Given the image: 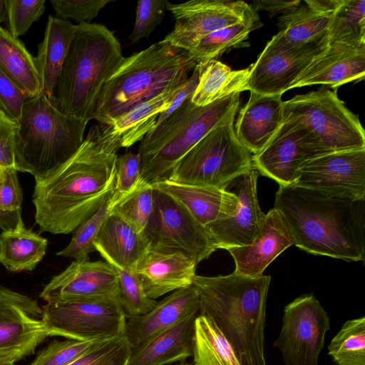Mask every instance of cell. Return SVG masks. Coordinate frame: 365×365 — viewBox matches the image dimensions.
<instances>
[{"instance_id": "cell-21", "label": "cell", "mask_w": 365, "mask_h": 365, "mask_svg": "<svg viewBox=\"0 0 365 365\" xmlns=\"http://www.w3.org/2000/svg\"><path fill=\"white\" fill-rule=\"evenodd\" d=\"M293 245L289 228L281 213L273 207L265 214L259 232L250 245L226 250L235 261V272L259 277L277 256Z\"/></svg>"}, {"instance_id": "cell-4", "label": "cell", "mask_w": 365, "mask_h": 365, "mask_svg": "<svg viewBox=\"0 0 365 365\" xmlns=\"http://www.w3.org/2000/svg\"><path fill=\"white\" fill-rule=\"evenodd\" d=\"M196 65L188 51L163 40L124 58L101 90L94 119L108 124L160 93L182 86Z\"/></svg>"}, {"instance_id": "cell-28", "label": "cell", "mask_w": 365, "mask_h": 365, "mask_svg": "<svg viewBox=\"0 0 365 365\" xmlns=\"http://www.w3.org/2000/svg\"><path fill=\"white\" fill-rule=\"evenodd\" d=\"M94 247L110 264L133 269L148 244L143 233L110 212L98 231Z\"/></svg>"}, {"instance_id": "cell-50", "label": "cell", "mask_w": 365, "mask_h": 365, "mask_svg": "<svg viewBox=\"0 0 365 365\" xmlns=\"http://www.w3.org/2000/svg\"><path fill=\"white\" fill-rule=\"evenodd\" d=\"M199 71V65L197 64L187 81L175 95L168 108L159 115L153 129L161 126L170 115H171L183 103L184 101L192 96L198 81Z\"/></svg>"}, {"instance_id": "cell-42", "label": "cell", "mask_w": 365, "mask_h": 365, "mask_svg": "<svg viewBox=\"0 0 365 365\" xmlns=\"http://www.w3.org/2000/svg\"><path fill=\"white\" fill-rule=\"evenodd\" d=\"M7 31L15 38L24 35L43 14L45 0H6Z\"/></svg>"}, {"instance_id": "cell-14", "label": "cell", "mask_w": 365, "mask_h": 365, "mask_svg": "<svg viewBox=\"0 0 365 365\" xmlns=\"http://www.w3.org/2000/svg\"><path fill=\"white\" fill-rule=\"evenodd\" d=\"M48 336L37 302L0 286V361H20Z\"/></svg>"}, {"instance_id": "cell-36", "label": "cell", "mask_w": 365, "mask_h": 365, "mask_svg": "<svg viewBox=\"0 0 365 365\" xmlns=\"http://www.w3.org/2000/svg\"><path fill=\"white\" fill-rule=\"evenodd\" d=\"M328 37L329 43L365 44V0H341L333 13Z\"/></svg>"}, {"instance_id": "cell-37", "label": "cell", "mask_w": 365, "mask_h": 365, "mask_svg": "<svg viewBox=\"0 0 365 365\" xmlns=\"http://www.w3.org/2000/svg\"><path fill=\"white\" fill-rule=\"evenodd\" d=\"M335 365H365V318L347 320L328 346Z\"/></svg>"}, {"instance_id": "cell-41", "label": "cell", "mask_w": 365, "mask_h": 365, "mask_svg": "<svg viewBox=\"0 0 365 365\" xmlns=\"http://www.w3.org/2000/svg\"><path fill=\"white\" fill-rule=\"evenodd\" d=\"M105 341L55 340L39 351L29 365H68Z\"/></svg>"}, {"instance_id": "cell-49", "label": "cell", "mask_w": 365, "mask_h": 365, "mask_svg": "<svg viewBox=\"0 0 365 365\" xmlns=\"http://www.w3.org/2000/svg\"><path fill=\"white\" fill-rule=\"evenodd\" d=\"M17 123L0 109V168H15Z\"/></svg>"}, {"instance_id": "cell-11", "label": "cell", "mask_w": 365, "mask_h": 365, "mask_svg": "<svg viewBox=\"0 0 365 365\" xmlns=\"http://www.w3.org/2000/svg\"><path fill=\"white\" fill-rule=\"evenodd\" d=\"M154 189L153 211L143 232L148 248L179 252L197 264L207 259L217 249L204 227L178 200Z\"/></svg>"}, {"instance_id": "cell-54", "label": "cell", "mask_w": 365, "mask_h": 365, "mask_svg": "<svg viewBox=\"0 0 365 365\" xmlns=\"http://www.w3.org/2000/svg\"><path fill=\"white\" fill-rule=\"evenodd\" d=\"M7 19V9L6 0H0V26Z\"/></svg>"}, {"instance_id": "cell-24", "label": "cell", "mask_w": 365, "mask_h": 365, "mask_svg": "<svg viewBox=\"0 0 365 365\" xmlns=\"http://www.w3.org/2000/svg\"><path fill=\"white\" fill-rule=\"evenodd\" d=\"M184 85L137 106L108 124L99 125L103 148L117 153L121 148L141 141L154 128L159 115L168 108Z\"/></svg>"}, {"instance_id": "cell-5", "label": "cell", "mask_w": 365, "mask_h": 365, "mask_svg": "<svg viewBox=\"0 0 365 365\" xmlns=\"http://www.w3.org/2000/svg\"><path fill=\"white\" fill-rule=\"evenodd\" d=\"M123 59L120 43L106 26L77 24L51 101L88 123L94 119L103 86Z\"/></svg>"}, {"instance_id": "cell-44", "label": "cell", "mask_w": 365, "mask_h": 365, "mask_svg": "<svg viewBox=\"0 0 365 365\" xmlns=\"http://www.w3.org/2000/svg\"><path fill=\"white\" fill-rule=\"evenodd\" d=\"M169 1L166 0L138 1L136 8V18L129 39L136 43L148 37L161 23L165 12L168 9Z\"/></svg>"}, {"instance_id": "cell-19", "label": "cell", "mask_w": 365, "mask_h": 365, "mask_svg": "<svg viewBox=\"0 0 365 365\" xmlns=\"http://www.w3.org/2000/svg\"><path fill=\"white\" fill-rule=\"evenodd\" d=\"M40 297L46 302L119 298L117 273L107 262L73 260L49 281Z\"/></svg>"}, {"instance_id": "cell-23", "label": "cell", "mask_w": 365, "mask_h": 365, "mask_svg": "<svg viewBox=\"0 0 365 365\" xmlns=\"http://www.w3.org/2000/svg\"><path fill=\"white\" fill-rule=\"evenodd\" d=\"M197 262L179 252L148 249L133 270L141 279L146 295L153 299L192 284Z\"/></svg>"}, {"instance_id": "cell-29", "label": "cell", "mask_w": 365, "mask_h": 365, "mask_svg": "<svg viewBox=\"0 0 365 365\" xmlns=\"http://www.w3.org/2000/svg\"><path fill=\"white\" fill-rule=\"evenodd\" d=\"M76 25L68 20L49 16L44 38L34 58L42 93L51 98L73 38Z\"/></svg>"}, {"instance_id": "cell-1", "label": "cell", "mask_w": 365, "mask_h": 365, "mask_svg": "<svg viewBox=\"0 0 365 365\" xmlns=\"http://www.w3.org/2000/svg\"><path fill=\"white\" fill-rule=\"evenodd\" d=\"M93 125L78 150L48 180L36 182L32 202L42 232L67 235L93 215L115 191L117 153L100 143Z\"/></svg>"}, {"instance_id": "cell-43", "label": "cell", "mask_w": 365, "mask_h": 365, "mask_svg": "<svg viewBox=\"0 0 365 365\" xmlns=\"http://www.w3.org/2000/svg\"><path fill=\"white\" fill-rule=\"evenodd\" d=\"M130 347L125 336L105 341L68 365H127Z\"/></svg>"}, {"instance_id": "cell-45", "label": "cell", "mask_w": 365, "mask_h": 365, "mask_svg": "<svg viewBox=\"0 0 365 365\" xmlns=\"http://www.w3.org/2000/svg\"><path fill=\"white\" fill-rule=\"evenodd\" d=\"M142 160L139 153H127L115 161V193L122 198L138 186L141 180Z\"/></svg>"}, {"instance_id": "cell-25", "label": "cell", "mask_w": 365, "mask_h": 365, "mask_svg": "<svg viewBox=\"0 0 365 365\" xmlns=\"http://www.w3.org/2000/svg\"><path fill=\"white\" fill-rule=\"evenodd\" d=\"M284 122V101L281 95L250 92L235 126L241 143L253 155L260 152Z\"/></svg>"}, {"instance_id": "cell-55", "label": "cell", "mask_w": 365, "mask_h": 365, "mask_svg": "<svg viewBox=\"0 0 365 365\" xmlns=\"http://www.w3.org/2000/svg\"><path fill=\"white\" fill-rule=\"evenodd\" d=\"M178 365H193V364L184 361H180Z\"/></svg>"}, {"instance_id": "cell-34", "label": "cell", "mask_w": 365, "mask_h": 365, "mask_svg": "<svg viewBox=\"0 0 365 365\" xmlns=\"http://www.w3.org/2000/svg\"><path fill=\"white\" fill-rule=\"evenodd\" d=\"M193 365H242L231 344L209 317L195 322Z\"/></svg>"}, {"instance_id": "cell-40", "label": "cell", "mask_w": 365, "mask_h": 365, "mask_svg": "<svg viewBox=\"0 0 365 365\" xmlns=\"http://www.w3.org/2000/svg\"><path fill=\"white\" fill-rule=\"evenodd\" d=\"M110 265L115 268L117 273L119 300L126 319L149 312L155 307L157 301L146 295L139 276L133 269Z\"/></svg>"}, {"instance_id": "cell-53", "label": "cell", "mask_w": 365, "mask_h": 365, "mask_svg": "<svg viewBox=\"0 0 365 365\" xmlns=\"http://www.w3.org/2000/svg\"><path fill=\"white\" fill-rule=\"evenodd\" d=\"M305 4L324 12H333L340 5L341 0H306Z\"/></svg>"}, {"instance_id": "cell-18", "label": "cell", "mask_w": 365, "mask_h": 365, "mask_svg": "<svg viewBox=\"0 0 365 365\" xmlns=\"http://www.w3.org/2000/svg\"><path fill=\"white\" fill-rule=\"evenodd\" d=\"M259 173L252 168L233 179L225 190L238 197L234 214L205 228L216 249L250 245L257 235L265 214L257 197V182Z\"/></svg>"}, {"instance_id": "cell-30", "label": "cell", "mask_w": 365, "mask_h": 365, "mask_svg": "<svg viewBox=\"0 0 365 365\" xmlns=\"http://www.w3.org/2000/svg\"><path fill=\"white\" fill-rule=\"evenodd\" d=\"M48 240L25 227L23 220L14 229L0 234V263L12 272H31L46 255Z\"/></svg>"}, {"instance_id": "cell-32", "label": "cell", "mask_w": 365, "mask_h": 365, "mask_svg": "<svg viewBox=\"0 0 365 365\" xmlns=\"http://www.w3.org/2000/svg\"><path fill=\"white\" fill-rule=\"evenodd\" d=\"M0 67L29 98L42 93L34 57L18 38L1 26Z\"/></svg>"}, {"instance_id": "cell-22", "label": "cell", "mask_w": 365, "mask_h": 365, "mask_svg": "<svg viewBox=\"0 0 365 365\" xmlns=\"http://www.w3.org/2000/svg\"><path fill=\"white\" fill-rule=\"evenodd\" d=\"M365 75V44L329 43L314 59L291 88L321 84L337 88L346 83L363 80Z\"/></svg>"}, {"instance_id": "cell-46", "label": "cell", "mask_w": 365, "mask_h": 365, "mask_svg": "<svg viewBox=\"0 0 365 365\" xmlns=\"http://www.w3.org/2000/svg\"><path fill=\"white\" fill-rule=\"evenodd\" d=\"M57 18L90 23L110 0H51Z\"/></svg>"}, {"instance_id": "cell-17", "label": "cell", "mask_w": 365, "mask_h": 365, "mask_svg": "<svg viewBox=\"0 0 365 365\" xmlns=\"http://www.w3.org/2000/svg\"><path fill=\"white\" fill-rule=\"evenodd\" d=\"M324 155L310 133L292 120L283 123L258 153L252 155L253 168L279 185H293L300 168L308 160Z\"/></svg>"}, {"instance_id": "cell-57", "label": "cell", "mask_w": 365, "mask_h": 365, "mask_svg": "<svg viewBox=\"0 0 365 365\" xmlns=\"http://www.w3.org/2000/svg\"><path fill=\"white\" fill-rule=\"evenodd\" d=\"M1 168H0V174H1Z\"/></svg>"}, {"instance_id": "cell-38", "label": "cell", "mask_w": 365, "mask_h": 365, "mask_svg": "<svg viewBox=\"0 0 365 365\" xmlns=\"http://www.w3.org/2000/svg\"><path fill=\"white\" fill-rule=\"evenodd\" d=\"M117 200L113 193L106 202L75 230L68 245L56 253L57 256L68 257L76 261L89 259V255L96 251L94 242L98 231Z\"/></svg>"}, {"instance_id": "cell-15", "label": "cell", "mask_w": 365, "mask_h": 365, "mask_svg": "<svg viewBox=\"0 0 365 365\" xmlns=\"http://www.w3.org/2000/svg\"><path fill=\"white\" fill-rule=\"evenodd\" d=\"M168 10L173 14L175 24L163 41L187 51L206 35L257 14L245 1L227 0L169 2Z\"/></svg>"}, {"instance_id": "cell-31", "label": "cell", "mask_w": 365, "mask_h": 365, "mask_svg": "<svg viewBox=\"0 0 365 365\" xmlns=\"http://www.w3.org/2000/svg\"><path fill=\"white\" fill-rule=\"evenodd\" d=\"M198 65V81L191 98L196 106H205L247 90L249 68L233 71L216 59Z\"/></svg>"}, {"instance_id": "cell-13", "label": "cell", "mask_w": 365, "mask_h": 365, "mask_svg": "<svg viewBox=\"0 0 365 365\" xmlns=\"http://www.w3.org/2000/svg\"><path fill=\"white\" fill-rule=\"evenodd\" d=\"M329 45L328 36L293 45L277 34L249 68L247 90L261 95L282 96Z\"/></svg>"}, {"instance_id": "cell-12", "label": "cell", "mask_w": 365, "mask_h": 365, "mask_svg": "<svg viewBox=\"0 0 365 365\" xmlns=\"http://www.w3.org/2000/svg\"><path fill=\"white\" fill-rule=\"evenodd\" d=\"M329 328V317L317 298L302 295L284 307L281 331L273 345L284 365H319Z\"/></svg>"}, {"instance_id": "cell-16", "label": "cell", "mask_w": 365, "mask_h": 365, "mask_svg": "<svg viewBox=\"0 0 365 365\" xmlns=\"http://www.w3.org/2000/svg\"><path fill=\"white\" fill-rule=\"evenodd\" d=\"M293 185L345 197L365 198V148L332 153L307 161Z\"/></svg>"}, {"instance_id": "cell-27", "label": "cell", "mask_w": 365, "mask_h": 365, "mask_svg": "<svg viewBox=\"0 0 365 365\" xmlns=\"http://www.w3.org/2000/svg\"><path fill=\"white\" fill-rule=\"evenodd\" d=\"M198 314L190 315L146 344L130 349L127 365H165L184 361L192 356L195 322Z\"/></svg>"}, {"instance_id": "cell-7", "label": "cell", "mask_w": 365, "mask_h": 365, "mask_svg": "<svg viewBox=\"0 0 365 365\" xmlns=\"http://www.w3.org/2000/svg\"><path fill=\"white\" fill-rule=\"evenodd\" d=\"M191 98L141 140L138 153L142 160V181L154 185L168 180L175 165L207 133L234 121L240 93L202 107L193 104Z\"/></svg>"}, {"instance_id": "cell-47", "label": "cell", "mask_w": 365, "mask_h": 365, "mask_svg": "<svg viewBox=\"0 0 365 365\" xmlns=\"http://www.w3.org/2000/svg\"><path fill=\"white\" fill-rule=\"evenodd\" d=\"M29 98L0 67V109L17 123Z\"/></svg>"}, {"instance_id": "cell-56", "label": "cell", "mask_w": 365, "mask_h": 365, "mask_svg": "<svg viewBox=\"0 0 365 365\" xmlns=\"http://www.w3.org/2000/svg\"><path fill=\"white\" fill-rule=\"evenodd\" d=\"M0 365H14V364L0 361Z\"/></svg>"}, {"instance_id": "cell-51", "label": "cell", "mask_w": 365, "mask_h": 365, "mask_svg": "<svg viewBox=\"0 0 365 365\" xmlns=\"http://www.w3.org/2000/svg\"><path fill=\"white\" fill-rule=\"evenodd\" d=\"M300 4V1H276L257 0L253 1L252 9L257 11L264 10L269 14V16L282 13V14L296 8Z\"/></svg>"}, {"instance_id": "cell-3", "label": "cell", "mask_w": 365, "mask_h": 365, "mask_svg": "<svg viewBox=\"0 0 365 365\" xmlns=\"http://www.w3.org/2000/svg\"><path fill=\"white\" fill-rule=\"evenodd\" d=\"M270 276L195 274L199 314L209 317L231 344L242 365H267L266 303Z\"/></svg>"}, {"instance_id": "cell-8", "label": "cell", "mask_w": 365, "mask_h": 365, "mask_svg": "<svg viewBox=\"0 0 365 365\" xmlns=\"http://www.w3.org/2000/svg\"><path fill=\"white\" fill-rule=\"evenodd\" d=\"M253 168L252 153L238 139L234 121L207 133L175 165L168 180L186 185L225 190Z\"/></svg>"}, {"instance_id": "cell-9", "label": "cell", "mask_w": 365, "mask_h": 365, "mask_svg": "<svg viewBox=\"0 0 365 365\" xmlns=\"http://www.w3.org/2000/svg\"><path fill=\"white\" fill-rule=\"evenodd\" d=\"M284 120L306 129L324 155L365 148V132L358 116L329 89L284 101Z\"/></svg>"}, {"instance_id": "cell-33", "label": "cell", "mask_w": 365, "mask_h": 365, "mask_svg": "<svg viewBox=\"0 0 365 365\" xmlns=\"http://www.w3.org/2000/svg\"><path fill=\"white\" fill-rule=\"evenodd\" d=\"M333 13L299 4L280 16L277 34L293 45L316 41L328 36Z\"/></svg>"}, {"instance_id": "cell-39", "label": "cell", "mask_w": 365, "mask_h": 365, "mask_svg": "<svg viewBox=\"0 0 365 365\" xmlns=\"http://www.w3.org/2000/svg\"><path fill=\"white\" fill-rule=\"evenodd\" d=\"M154 187L140 180L135 190L118 198L111 212L119 215L137 232L143 233L154 207Z\"/></svg>"}, {"instance_id": "cell-20", "label": "cell", "mask_w": 365, "mask_h": 365, "mask_svg": "<svg viewBox=\"0 0 365 365\" xmlns=\"http://www.w3.org/2000/svg\"><path fill=\"white\" fill-rule=\"evenodd\" d=\"M199 310L200 296L193 284L176 289L147 314L127 319L125 337L130 349H135Z\"/></svg>"}, {"instance_id": "cell-6", "label": "cell", "mask_w": 365, "mask_h": 365, "mask_svg": "<svg viewBox=\"0 0 365 365\" xmlns=\"http://www.w3.org/2000/svg\"><path fill=\"white\" fill-rule=\"evenodd\" d=\"M87 123L61 111L43 93L25 103L17 121L15 168L46 181L80 148Z\"/></svg>"}, {"instance_id": "cell-10", "label": "cell", "mask_w": 365, "mask_h": 365, "mask_svg": "<svg viewBox=\"0 0 365 365\" xmlns=\"http://www.w3.org/2000/svg\"><path fill=\"white\" fill-rule=\"evenodd\" d=\"M42 309L48 336L79 341L125 336L127 319L119 298L48 302Z\"/></svg>"}, {"instance_id": "cell-35", "label": "cell", "mask_w": 365, "mask_h": 365, "mask_svg": "<svg viewBox=\"0 0 365 365\" xmlns=\"http://www.w3.org/2000/svg\"><path fill=\"white\" fill-rule=\"evenodd\" d=\"M255 14L242 21L216 30L202 37L188 53L196 64L215 60L230 47L240 43L257 27Z\"/></svg>"}, {"instance_id": "cell-48", "label": "cell", "mask_w": 365, "mask_h": 365, "mask_svg": "<svg viewBox=\"0 0 365 365\" xmlns=\"http://www.w3.org/2000/svg\"><path fill=\"white\" fill-rule=\"evenodd\" d=\"M23 192L17 170L14 168H1L0 174V211L15 212L21 209Z\"/></svg>"}, {"instance_id": "cell-2", "label": "cell", "mask_w": 365, "mask_h": 365, "mask_svg": "<svg viewBox=\"0 0 365 365\" xmlns=\"http://www.w3.org/2000/svg\"><path fill=\"white\" fill-rule=\"evenodd\" d=\"M274 208L282 215L299 249L348 262L364 260L365 198L279 185Z\"/></svg>"}, {"instance_id": "cell-26", "label": "cell", "mask_w": 365, "mask_h": 365, "mask_svg": "<svg viewBox=\"0 0 365 365\" xmlns=\"http://www.w3.org/2000/svg\"><path fill=\"white\" fill-rule=\"evenodd\" d=\"M182 204L204 227L232 216L238 197L227 190L178 184L168 180L153 185Z\"/></svg>"}, {"instance_id": "cell-52", "label": "cell", "mask_w": 365, "mask_h": 365, "mask_svg": "<svg viewBox=\"0 0 365 365\" xmlns=\"http://www.w3.org/2000/svg\"><path fill=\"white\" fill-rule=\"evenodd\" d=\"M22 220L21 209L15 212L0 211V228L2 231L16 228Z\"/></svg>"}]
</instances>
